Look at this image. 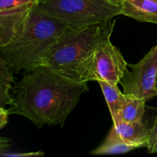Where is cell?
I'll use <instances>...</instances> for the list:
<instances>
[{
    "label": "cell",
    "mask_w": 157,
    "mask_h": 157,
    "mask_svg": "<svg viewBox=\"0 0 157 157\" xmlns=\"http://www.w3.org/2000/svg\"><path fill=\"white\" fill-rule=\"evenodd\" d=\"M114 22L70 29L48 54L41 66L72 81L83 82L90 58L97 48L110 38Z\"/></svg>",
    "instance_id": "3957f363"
},
{
    "label": "cell",
    "mask_w": 157,
    "mask_h": 157,
    "mask_svg": "<svg viewBox=\"0 0 157 157\" xmlns=\"http://www.w3.org/2000/svg\"><path fill=\"white\" fill-rule=\"evenodd\" d=\"M157 45L135 64H128L120 84L125 94H132L147 102L157 96Z\"/></svg>",
    "instance_id": "5b68a950"
},
{
    "label": "cell",
    "mask_w": 157,
    "mask_h": 157,
    "mask_svg": "<svg viewBox=\"0 0 157 157\" xmlns=\"http://www.w3.org/2000/svg\"><path fill=\"white\" fill-rule=\"evenodd\" d=\"M146 101L132 94H126V101L121 113V122L143 121L145 114Z\"/></svg>",
    "instance_id": "7c38bea8"
},
{
    "label": "cell",
    "mask_w": 157,
    "mask_h": 157,
    "mask_svg": "<svg viewBox=\"0 0 157 157\" xmlns=\"http://www.w3.org/2000/svg\"><path fill=\"white\" fill-rule=\"evenodd\" d=\"M98 84L104 94L113 124L117 125L121 122V113L125 104L126 94L120 90L117 84L104 81H98Z\"/></svg>",
    "instance_id": "30bf717a"
},
{
    "label": "cell",
    "mask_w": 157,
    "mask_h": 157,
    "mask_svg": "<svg viewBox=\"0 0 157 157\" xmlns=\"http://www.w3.org/2000/svg\"><path fill=\"white\" fill-rule=\"evenodd\" d=\"M38 0H0V46L10 42L21 31Z\"/></svg>",
    "instance_id": "52a82bcc"
},
{
    "label": "cell",
    "mask_w": 157,
    "mask_h": 157,
    "mask_svg": "<svg viewBox=\"0 0 157 157\" xmlns=\"http://www.w3.org/2000/svg\"><path fill=\"white\" fill-rule=\"evenodd\" d=\"M156 89L157 91V75H156Z\"/></svg>",
    "instance_id": "ffe728a7"
},
{
    "label": "cell",
    "mask_w": 157,
    "mask_h": 157,
    "mask_svg": "<svg viewBox=\"0 0 157 157\" xmlns=\"http://www.w3.org/2000/svg\"><path fill=\"white\" fill-rule=\"evenodd\" d=\"M12 144V141L8 138H5L2 136L0 138V155L6 153L7 149Z\"/></svg>",
    "instance_id": "e0dca14e"
},
{
    "label": "cell",
    "mask_w": 157,
    "mask_h": 157,
    "mask_svg": "<svg viewBox=\"0 0 157 157\" xmlns=\"http://www.w3.org/2000/svg\"><path fill=\"white\" fill-rule=\"evenodd\" d=\"M147 148L149 153H157V114L150 127L148 146Z\"/></svg>",
    "instance_id": "5bb4252c"
},
{
    "label": "cell",
    "mask_w": 157,
    "mask_h": 157,
    "mask_svg": "<svg viewBox=\"0 0 157 157\" xmlns=\"http://www.w3.org/2000/svg\"><path fill=\"white\" fill-rule=\"evenodd\" d=\"M44 153L42 151L32 152V153H5L1 154V156H12V157H28V156H44Z\"/></svg>",
    "instance_id": "9a60e30c"
},
{
    "label": "cell",
    "mask_w": 157,
    "mask_h": 157,
    "mask_svg": "<svg viewBox=\"0 0 157 157\" xmlns=\"http://www.w3.org/2000/svg\"><path fill=\"white\" fill-rule=\"evenodd\" d=\"M40 6L70 29L108 22L121 15V5L109 0H48Z\"/></svg>",
    "instance_id": "277c9868"
},
{
    "label": "cell",
    "mask_w": 157,
    "mask_h": 157,
    "mask_svg": "<svg viewBox=\"0 0 157 157\" xmlns=\"http://www.w3.org/2000/svg\"><path fill=\"white\" fill-rule=\"evenodd\" d=\"M11 90L9 114L24 117L40 129L44 125L62 127L81 94L88 90V85L39 66L27 72Z\"/></svg>",
    "instance_id": "6da1fadb"
},
{
    "label": "cell",
    "mask_w": 157,
    "mask_h": 157,
    "mask_svg": "<svg viewBox=\"0 0 157 157\" xmlns=\"http://www.w3.org/2000/svg\"><path fill=\"white\" fill-rule=\"evenodd\" d=\"M136 149L126 144L120 136L114 125L112 127L104 142L90 153L92 155H111L126 153Z\"/></svg>",
    "instance_id": "8fae6325"
},
{
    "label": "cell",
    "mask_w": 157,
    "mask_h": 157,
    "mask_svg": "<svg viewBox=\"0 0 157 157\" xmlns=\"http://www.w3.org/2000/svg\"><path fill=\"white\" fill-rule=\"evenodd\" d=\"M121 15L157 24V0H126L121 4Z\"/></svg>",
    "instance_id": "ba28073f"
},
{
    "label": "cell",
    "mask_w": 157,
    "mask_h": 157,
    "mask_svg": "<svg viewBox=\"0 0 157 157\" xmlns=\"http://www.w3.org/2000/svg\"><path fill=\"white\" fill-rule=\"evenodd\" d=\"M114 126L121 137L127 144L135 147L136 149L147 147L150 128L143 121L133 123L121 122Z\"/></svg>",
    "instance_id": "9c48e42d"
},
{
    "label": "cell",
    "mask_w": 157,
    "mask_h": 157,
    "mask_svg": "<svg viewBox=\"0 0 157 157\" xmlns=\"http://www.w3.org/2000/svg\"><path fill=\"white\" fill-rule=\"evenodd\" d=\"M128 64L110 38L101 43L90 58L83 78V82L104 81L118 84Z\"/></svg>",
    "instance_id": "8992f818"
},
{
    "label": "cell",
    "mask_w": 157,
    "mask_h": 157,
    "mask_svg": "<svg viewBox=\"0 0 157 157\" xmlns=\"http://www.w3.org/2000/svg\"><path fill=\"white\" fill-rule=\"evenodd\" d=\"M39 1V4H42V3L48 1V0H38Z\"/></svg>",
    "instance_id": "d6986e66"
},
{
    "label": "cell",
    "mask_w": 157,
    "mask_h": 157,
    "mask_svg": "<svg viewBox=\"0 0 157 157\" xmlns=\"http://www.w3.org/2000/svg\"><path fill=\"white\" fill-rule=\"evenodd\" d=\"M13 71L6 62L2 55L0 56V107L9 105L12 101L10 90L14 81Z\"/></svg>",
    "instance_id": "4fadbf2b"
},
{
    "label": "cell",
    "mask_w": 157,
    "mask_h": 157,
    "mask_svg": "<svg viewBox=\"0 0 157 157\" xmlns=\"http://www.w3.org/2000/svg\"><path fill=\"white\" fill-rule=\"evenodd\" d=\"M109 1L112 2L117 3V4L121 5V4H122L123 2H124V1H126V0H109Z\"/></svg>",
    "instance_id": "ac0fdd59"
},
{
    "label": "cell",
    "mask_w": 157,
    "mask_h": 157,
    "mask_svg": "<svg viewBox=\"0 0 157 157\" xmlns=\"http://www.w3.org/2000/svg\"><path fill=\"white\" fill-rule=\"evenodd\" d=\"M70 30L38 4L21 32L0 52L14 73L29 72L41 66L58 40Z\"/></svg>",
    "instance_id": "7a4b0ae2"
},
{
    "label": "cell",
    "mask_w": 157,
    "mask_h": 157,
    "mask_svg": "<svg viewBox=\"0 0 157 157\" xmlns=\"http://www.w3.org/2000/svg\"><path fill=\"white\" fill-rule=\"evenodd\" d=\"M9 110H6L5 107H0V129H2L8 124Z\"/></svg>",
    "instance_id": "2e32d148"
}]
</instances>
